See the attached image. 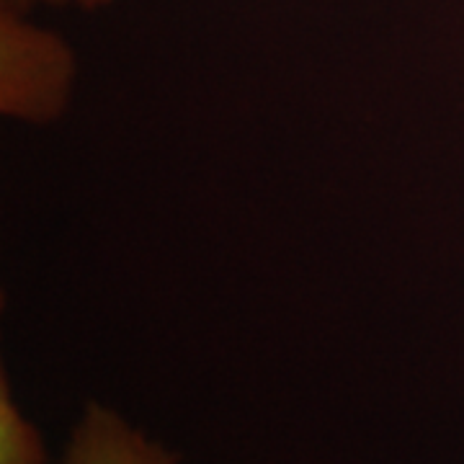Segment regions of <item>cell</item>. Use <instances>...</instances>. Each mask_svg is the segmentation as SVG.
<instances>
[{
  "instance_id": "cell-3",
  "label": "cell",
  "mask_w": 464,
  "mask_h": 464,
  "mask_svg": "<svg viewBox=\"0 0 464 464\" xmlns=\"http://www.w3.org/2000/svg\"><path fill=\"white\" fill-rule=\"evenodd\" d=\"M47 447L39 429L21 413L11 382L0 377V464H47Z\"/></svg>"
},
{
  "instance_id": "cell-1",
  "label": "cell",
  "mask_w": 464,
  "mask_h": 464,
  "mask_svg": "<svg viewBox=\"0 0 464 464\" xmlns=\"http://www.w3.org/2000/svg\"><path fill=\"white\" fill-rule=\"evenodd\" d=\"M78 78L75 50L34 14L0 5V114L34 127L63 119Z\"/></svg>"
},
{
  "instance_id": "cell-2",
  "label": "cell",
  "mask_w": 464,
  "mask_h": 464,
  "mask_svg": "<svg viewBox=\"0 0 464 464\" xmlns=\"http://www.w3.org/2000/svg\"><path fill=\"white\" fill-rule=\"evenodd\" d=\"M65 464H179V457L116 411L88 402L70 433Z\"/></svg>"
},
{
  "instance_id": "cell-4",
  "label": "cell",
  "mask_w": 464,
  "mask_h": 464,
  "mask_svg": "<svg viewBox=\"0 0 464 464\" xmlns=\"http://www.w3.org/2000/svg\"><path fill=\"white\" fill-rule=\"evenodd\" d=\"M111 3L114 0H0V5H11V8L29 11V14H36L39 8H75V11H85V14H96Z\"/></svg>"
}]
</instances>
